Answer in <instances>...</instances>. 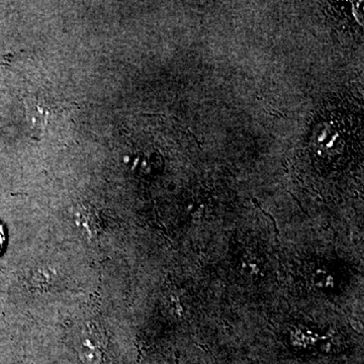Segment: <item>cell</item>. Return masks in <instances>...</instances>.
Returning a JSON list of instances; mask_svg holds the SVG:
<instances>
[{
	"label": "cell",
	"mask_w": 364,
	"mask_h": 364,
	"mask_svg": "<svg viewBox=\"0 0 364 364\" xmlns=\"http://www.w3.org/2000/svg\"><path fill=\"white\" fill-rule=\"evenodd\" d=\"M79 349L83 358L90 363H98L104 355L105 338L102 330L95 323H86L80 330Z\"/></svg>",
	"instance_id": "1"
},
{
	"label": "cell",
	"mask_w": 364,
	"mask_h": 364,
	"mask_svg": "<svg viewBox=\"0 0 364 364\" xmlns=\"http://www.w3.org/2000/svg\"><path fill=\"white\" fill-rule=\"evenodd\" d=\"M4 241H6V235H4V227L0 224V252L4 247Z\"/></svg>",
	"instance_id": "2"
}]
</instances>
